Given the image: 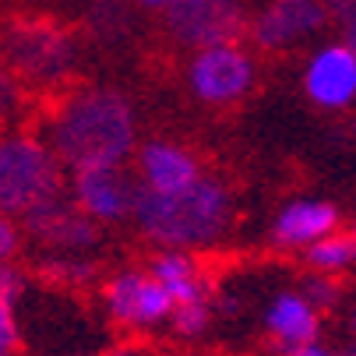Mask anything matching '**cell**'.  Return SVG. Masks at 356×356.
<instances>
[{"mask_svg":"<svg viewBox=\"0 0 356 356\" xmlns=\"http://www.w3.org/2000/svg\"><path fill=\"white\" fill-rule=\"evenodd\" d=\"M49 145L71 170L120 166L134 145V113L120 92H78L49 120Z\"/></svg>","mask_w":356,"mask_h":356,"instance_id":"1","label":"cell"},{"mask_svg":"<svg viewBox=\"0 0 356 356\" xmlns=\"http://www.w3.org/2000/svg\"><path fill=\"white\" fill-rule=\"evenodd\" d=\"M134 219L141 233L170 247H205L216 243L233 222V197L219 180H194L184 191L141 187L134 201Z\"/></svg>","mask_w":356,"mask_h":356,"instance_id":"2","label":"cell"},{"mask_svg":"<svg viewBox=\"0 0 356 356\" xmlns=\"http://www.w3.org/2000/svg\"><path fill=\"white\" fill-rule=\"evenodd\" d=\"M60 194V166L35 138H0V212L25 216Z\"/></svg>","mask_w":356,"mask_h":356,"instance_id":"3","label":"cell"},{"mask_svg":"<svg viewBox=\"0 0 356 356\" xmlns=\"http://www.w3.org/2000/svg\"><path fill=\"white\" fill-rule=\"evenodd\" d=\"M4 57L25 81H57L74 64V42L49 22H11L4 32Z\"/></svg>","mask_w":356,"mask_h":356,"instance_id":"4","label":"cell"},{"mask_svg":"<svg viewBox=\"0 0 356 356\" xmlns=\"http://www.w3.org/2000/svg\"><path fill=\"white\" fill-rule=\"evenodd\" d=\"M166 29L184 46H236L247 32V15L240 0H177L166 8Z\"/></svg>","mask_w":356,"mask_h":356,"instance_id":"5","label":"cell"},{"mask_svg":"<svg viewBox=\"0 0 356 356\" xmlns=\"http://www.w3.org/2000/svg\"><path fill=\"white\" fill-rule=\"evenodd\" d=\"M187 78H191L194 95L205 99V103H236L254 85V67H250V57L243 49L212 46V49H201L194 57Z\"/></svg>","mask_w":356,"mask_h":356,"instance_id":"6","label":"cell"},{"mask_svg":"<svg viewBox=\"0 0 356 356\" xmlns=\"http://www.w3.org/2000/svg\"><path fill=\"white\" fill-rule=\"evenodd\" d=\"M141 184L120 166H88L74 170V205L92 219H124L134 216Z\"/></svg>","mask_w":356,"mask_h":356,"instance_id":"7","label":"cell"},{"mask_svg":"<svg viewBox=\"0 0 356 356\" xmlns=\"http://www.w3.org/2000/svg\"><path fill=\"white\" fill-rule=\"evenodd\" d=\"M106 307L120 325H152L173 311V300L152 275L124 272L106 286Z\"/></svg>","mask_w":356,"mask_h":356,"instance_id":"8","label":"cell"},{"mask_svg":"<svg viewBox=\"0 0 356 356\" xmlns=\"http://www.w3.org/2000/svg\"><path fill=\"white\" fill-rule=\"evenodd\" d=\"M25 229L49 247H92L99 240L95 219L85 216L71 201H64L60 194L25 212Z\"/></svg>","mask_w":356,"mask_h":356,"instance_id":"9","label":"cell"},{"mask_svg":"<svg viewBox=\"0 0 356 356\" xmlns=\"http://www.w3.org/2000/svg\"><path fill=\"white\" fill-rule=\"evenodd\" d=\"M328 11L321 0H272L254 22V42L261 49H279L293 39H303L325 25Z\"/></svg>","mask_w":356,"mask_h":356,"instance_id":"10","label":"cell"},{"mask_svg":"<svg viewBox=\"0 0 356 356\" xmlns=\"http://www.w3.org/2000/svg\"><path fill=\"white\" fill-rule=\"evenodd\" d=\"M307 95L318 106L339 110L356 99V57L349 46H328L307 67Z\"/></svg>","mask_w":356,"mask_h":356,"instance_id":"11","label":"cell"},{"mask_svg":"<svg viewBox=\"0 0 356 356\" xmlns=\"http://www.w3.org/2000/svg\"><path fill=\"white\" fill-rule=\"evenodd\" d=\"M138 166H141L145 187L163 191V194L184 191L194 180H201V163L194 159V152L173 141H148L138 156Z\"/></svg>","mask_w":356,"mask_h":356,"instance_id":"12","label":"cell"},{"mask_svg":"<svg viewBox=\"0 0 356 356\" xmlns=\"http://www.w3.org/2000/svg\"><path fill=\"white\" fill-rule=\"evenodd\" d=\"M268 332L275 335L279 353L293 356L300 346L314 342V335H318V311L303 296L282 293L272 303V311H268Z\"/></svg>","mask_w":356,"mask_h":356,"instance_id":"13","label":"cell"},{"mask_svg":"<svg viewBox=\"0 0 356 356\" xmlns=\"http://www.w3.org/2000/svg\"><path fill=\"white\" fill-rule=\"evenodd\" d=\"M339 222V212L321 201H296V205L282 209L275 219V243L282 247H300V243H314L328 236Z\"/></svg>","mask_w":356,"mask_h":356,"instance_id":"14","label":"cell"},{"mask_svg":"<svg viewBox=\"0 0 356 356\" xmlns=\"http://www.w3.org/2000/svg\"><path fill=\"white\" fill-rule=\"evenodd\" d=\"M307 261H311L318 272L346 268V265L356 261V240L346 236V233H328V236H321V240L307 250Z\"/></svg>","mask_w":356,"mask_h":356,"instance_id":"15","label":"cell"},{"mask_svg":"<svg viewBox=\"0 0 356 356\" xmlns=\"http://www.w3.org/2000/svg\"><path fill=\"white\" fill-rule=\"evenodd\" d=\"M191 275H197V272H194V261L184 258V254H163V258H156V265H152V279L163 282V286L191 279Z\"/></svg>","mask_w":356,"mask_h":356,"instance_id":"16","label":"cell"},{"mask_svg":"<svg viewBox=\"0 0 356 356\" xmlns=\"http://www.w3.org/2000/svg\"><path fill=\"white\" fill-rule=\"evenodd\" d=\"M205 325H209L205 300H194V303H180V307H173V328L180 335H197Z\"/></svg>","mask_w":356,"mask_h":356,"instance_id":"17","label":"cell"},{"mask_svg":"<svg viewBox=\"0 0 356 356\" xmlns=\"http://www.w3.org/2000/svg\"><path fill=\"white\" fill-rule=\"evenodd\" d=\"M303 300L318 303V307H332V303L339 300V286L332 279H307L303 282Z\"/></svg>","mask_w":356,"mask_h":356,"instance_id":"18","label":"cell"},{"mask_svg":"<svg viewBox=\"0 0 356 356\" xmlns=\"http://www.w3.org/2000/svg\"><path fill=\"white\" fill-rule=\"evenodd\" d=\"M15 349H18V328H15L8 300H0V356H11Z\"/></svg>","mask_w":356,"mask_h":356,"instance_id":"19","label":"cell"},{"mask_svg":"<svg viewBox=\"0 0 356 356\" xmlns=\"http://www.w3.org/2000/svg\"><path fill=\"white\" fill-rule=\"evenodd\" d=\"M49 279H64V282H85V279H92V265H46L42 268Z\"/></svg>","mask_w":356,"mask_h":356,"instance_id":"20","label":"cell"},{"mask_svg":"<svg viewBox=\"0 0 356 356\" xmlns=\"http://www.w3.org/2000/svg\"><path fill=\"white\" fill-rule=\"evenodd\" d=\"M15 103H18V85L8 71H0V117L15 113Z\"/></svg>","mask_w":356,"mask_h":356,"instance_id":"21","label":"cell"},{"mask_svg":"<svg viewBox=\"0 0 356 356\" xmlns=\"http://www.w3.org/2000/svg\"><path fill=\"white\" fill-rule=\"evenodd\" d=\"M321 4H325L328 18H335V22H342V25L356 22V0H321Z\"/></svg>","mask_w":356,"mask_h":356,"instance_id":"22","label":"cell"},{"mask_svg":"<svg viewBox=\"0 0 356 356\" xmlns=\"http://www.w3.org/2000/svg\"><path fill=\"white\" fill-rule=\"evenodd\" d=\"M22 293V275L15 272V268H4V265H0V300H15Z\"/></svg>","mask_w":356,"mask_h":356,"instance_id":"23","label":"cell"},{"mask_svg":"<svg viewBox=\"0 0 356 356\" xmlns=\"http://www.w3.org/2000/svg\"><path fill=\"white\" fill-rule=\"evenodd\" d=\"M15 250H18V233H15V226L8 219H0V261L11 258Z\"/></svg>","mask_w":356,"mask_h":356,"instance_id":"24","label":"cell"},{"mask_svg":"<svg viewBox=\"0 0 356 356\" xmlns=\"http://www.w3.org/2000/svg\"><path fill=\"white\" fill-rule=\"evenodd\" d=\"M293 356H332L328 349H321V346H314V342H307V346H300Z\"/></svg>","mask_w":356,"mask_h":356,"instance_id":"25","label":"cell"},{"mask_svg":"<svg viewBox=\"0 0 356 356\" xmlns=\"http://www.w3.org/2000/svg\"><path fill=\"white\" fill-rule=\"evenodd\" d=\"M346 46L353 49V57H356V22H349V25H346Z\"/></svg>","mask_w":356,"mask_h":356,"instance_id":"26","label":"cell"},{"mask_svg":"<svg viewBox=\"0 0 356 356\" xmlns=\"http://www.w3.org/2000/svg\"><path fill=\"white\" fill-rule=\"evenodd\" d=\"M138 4H145V8H173L177 0H138Z\"/></svg>","mask_w":356,"mask_h":356,"instance_id":"27","label":"cell"},{"mask_svg":"<svg viewBox=\"0 0 356 356\" xmlns=\"http://www.w3.org/2000/svg\"><path fill=\"white\" fill-rule=\"evenodd\" d=\"M339 356H356V346H353V349H346V353H339Z\"/></svg>","mask_w":356,"mask_h":356,"instance_id":"28","label":"cell"},{"mask_svg":"<svg viewBox=\"0 0 356 356\" xmlns=\"http://www.w3.org/2000/svg\"><path fill=\"white\" fill-rule=\"evenodd\" d=\"M353 332H356V311H353Z\"/></svg>","mask_w":356,"mask_h":356,"instance_id":"29","label":"cell"},{"mask_svg":"<svg viewBox=\"0 0 356 356\" xmlns=\"http://www.w3.org/2000/svg\"><path fill=\"white\" fill-rule=\"evenodd\" d=\"M353 240H356V233H353Z\"/></svg>","mask_w":356,"mask_h":356,"instance_id":"30","label":"cell"}]
</instances>
